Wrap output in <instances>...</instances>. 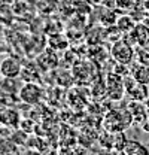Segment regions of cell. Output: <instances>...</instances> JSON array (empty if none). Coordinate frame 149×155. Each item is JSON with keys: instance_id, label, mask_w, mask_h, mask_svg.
I'll list each match as a JSON object with an SVG mask.
<instances>
[{"instance_id": "obj_6", "label": "cell", "mask_w": 149, "mask_h": 155, "mask_svg": "<svg viewBox=\"0 0 149 155\" xmlns=\"http://www.w3.org/2000/svg\"><path fill=\"white\" fill-rule=\"evenodd\" d=\"M116 27H118V30L121 31V33H124V35H128L131 30L136 27V21L134 18L131 17V15H124V17H119V18L116 19Z\"/></svg>"}, {"instance_id": "obj_1", "label": "cell", "mask_w": 149, "mask_h": 155, "mask_svg": "<svg viewBox=\"0 0 149 155\" xmlns=\"http://www.w3.org/2000/svg\"><path fill=\"white\" fill-rule=\"evenodd\" d=\"M112 57L115 58V61L118 64H130L131 60L134 58V51H133V45L125 39H118L111 49Z\"/></svg>"}, {"instance_id": "obj_7", "label": "cell", "mask_w": 149, "mask_h": 155, "mask_svg": "<svg viewBox=\"0 0 149 155\" xmlns=\"http://www.w3.org/2000/svg\"><path fill=\"white\" fill-rule=\"evenodd\" d=\"M115 5L124 11H128L137 5V0H115Z\"/></svg>"}, {"instance_id": "obj_4", "label": "cell", "mask_w": 149, "mask_h": 155, "mask_svg": "<svg viewBox=\"0 0 149 155\" xmlns=\"http://www.w3.org/2000/svg\"><path fill=\"white\" fill-rule=\"evenodd\" d=\"M22 72V66L17 58H5L0 63V73L3 78H17Z\"/></svg>"}, {"instance_id": "obj_8", "label": "cell", "mask_w": 149, "mask_h": 155, "mask_svg": "<svg viewBox=\"0 0 149 155\" xmlns=\"http://www.w3.org/2000/svg\"><path fill=\"white\" fill-rule=\"evenodd\" d=\"M0 75H2V73H0Z\"/></svg>"}, {"instance_id": "obj_3", "label": "cell", "mask_w": 149, "mask_h": 155, "mask_svg": "<svg viewBox=\"0 0 149 155\" xmlns=\"http://www.w3.org/2000/svg\"><path fill=\"white\" fill-rule=\"evenodd\" d=\"M40 97H42V90H40V87H37L36 84H33V82L25 84L19 90V98L24 103L35 104V103H37L40 100Z\"/></svg>"}, {"instance_id": "obj_5", "label": "cell", "mask_w": 149, "mask_h": 155, "mask_svg": "<svg viewBox=\"0 0 149 155\" xmlns=\"http://www.w3.org/2000/svg\"><path fill=\"white\" fill-rule=\"evenodd\" d=\"M122 152H125V154H136V155H146L149 154V148L145 146L143 143L137 142V140H128L125 143Z\"/></svg>"}, {"instance_id": "obj_2", "label": "cell", "mask_w": 149, "mask_h": 155, "mask_svg": "<svg viewBox=\"0 0 149 155\" xmlns=\"http://www.w3.org/2000/svg\"><path fill=\"white\" fill-rule=\"evenodd\" d=\"M131 45H139V46H148L149 45V25L139 22L136 27L128 33V38H125Z\"/></svg>"}]
</instances>
